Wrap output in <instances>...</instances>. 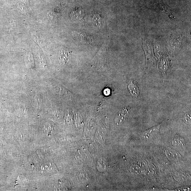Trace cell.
I'll list each match as a JSON object with an SVG mask.
<instances>
[{
  "label": "cell",
  "mask_w": 191,
  "mask_h": 191,
  "mask_svg": "<svg viewBox=\"0 0 191 191\" xmlns=\"http://www.w3.org/2000/svg\"><path fill=\"white\" fill-rule=\"evenodd\" d=\"M160 125L152 127L148 130L146 131L142 134V137L144 140H147L153 136L156 133H158Z\"/></svg>",
  "instance_id": "1"
},
{
  "label": "cell",
  "mask_w": 191,
  "mask_h": 191,
  "mask_svg": "<svg viewBox=\"0 0 191 191\" xmlns=\"http://www.w3.org/2000/svg\"><path fill=\"white\" fill-rule=\"evenodd\" d=\"M128 113L126 110H121L115 119V122L118 124L122 123L125 121Z\"/></svg>",
  "instance_id": "2"
},
{
  "label": "cell",
  "mask_w": 191,
  "mask_h": 191,
  "mask_svg": "<svg viewBox=\"0 0 191 191\" xmlns=\"http://www.w3.org/2000/svg\"><path fill=\"white\" fill-rule=\"evenodd\" d=\"M129 91L134 97L138 96L140 91L138 87L132 81H131L128 85Z\"/></svg>",
  "instance_id": "3"
},
{
  "label": "cell",
  "mask_w": 191,
  "mask_h": 191,
  "mask_svg": "<svg viewBox=\"0 0 191 191\" xmlns=\"http://www.w3.org/2000/svg\"><path fill=\"white\" fill-rule=\"evenodd\" d=\"M70 53L67 51L62 50L59 54V60L62 64L67 63L70 57Z\"/></svg>",
  "instance_id": "4"
},
{
  "label": "cell",
  "mask_w": 191,
  "mask_h": 191,
  "mask_svg": "<svg viewBox=\"0 0 191 191\" xmlns=\"http://www.w3.org/2000/svg\"><path fill=\"white\" fill-rule=\"evenodd\" d=\"M184 140L181 137L178 136L175 137L173 140V144L174 145L180 146L184 145Z\"/></svg>",
  "instance_id": "5"
}]
</instances>
